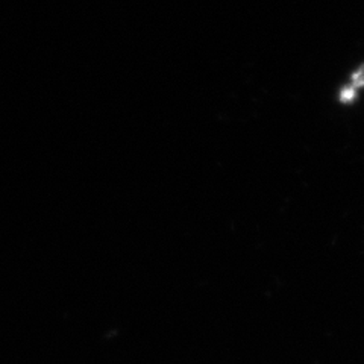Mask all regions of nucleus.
<instances>
[{
  "label": "nucleus",
  "mask_w": 364,
  "mask_h": 364,
  "mask_svg": "<svg viewBox=\"0 0 364 364\" xmlns=\"http://www.w3.org/2000/svg\"><path fill=\"white\" fill-rule=\"evenodd\" d=\"M364 88V65L350 72L348 81L337 91V100L340 105L350 107L358 100L360 91Z\"/></svg>",
  "instance_id": "nucleus-1"
}]
</instances>
